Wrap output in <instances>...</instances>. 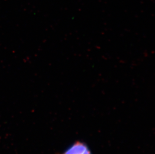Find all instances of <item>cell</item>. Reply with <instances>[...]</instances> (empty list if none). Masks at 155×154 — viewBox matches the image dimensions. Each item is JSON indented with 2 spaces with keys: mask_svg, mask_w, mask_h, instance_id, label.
I'll use <instances>...</instances> for the list:
<instances>
[{
  "mask_svg": "<svg viewBox=\"0 0 155 154\" xmlns=\"http://www.w3.org/2000/svg\"><path fill=\"white\" fill-rule=\"evenodd\" d=\"M61 154H92L87 145L78 141L72 144Z\"/></svg>",
  "mask_w": 155,
  "mask_h": 154,
  "instance_id": "obj_1",
  "label": "cell"
}]
</instances>
